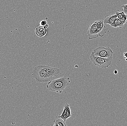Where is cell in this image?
Wrapping results in <instances>:
<instances>
[{"mask_svg":"<svg viewBox=\"0 0 127 126\" xmlns=\"http://www.w3.org/2000/svg\"><path fill=\"white\" fill-rule=\"evenodd\" d=\"M58 74L56 68L52 67L45 65H38L34 68L32 76L38 83L49 82Z\"/></svg>","mask_w":127,"mask_h":126,"instance_id":"cell-1","label":"cell"},{"mask_svg":"<svg viewBox=\"0 0 127 126\" xmlns=\"http://www.w3.org/2000/svg\"><path fill=\"white\" fill-rule=\"evenodd\" d=\"M106 33V30L103 19L92 22L89 26L87 34L90 39L103 37Z\"/></svg>","mask_w":127,"mask_h":126,"instance_id":"cell-2","label":"cell"},{"mask_svg":"<svg viewBox=\"0 0 127 126\" xmlns=\"http://www.w3.org/2000/svg\"><path fill=\"white\" fill-rule=\"evenodd\" d=\"M71 82L70 78L63 76L51 80L46 85L49 91L61 93Z\"/></svg>","mask_w":127,"mask_h":126,"instance_id":"cell-3","label":"cell"},{"mask_svg":"<svg viewBox=\"0 0 127 126\" xmlns=\"http://www.w3.org/2000/svg\"><path fill=\"white\" fill-rule=\"evenodd\" d=\"M91 61L96 65L103 68H106L108 67L112 63L113 57L105 58L98 56H94L91 53L90 57Z\"/></svg>","mask_w":127,"mask_h":126,"instance_id":"cell-4","label":"cell"},{"mask_svg":"<svg viewBox=\"0 0 127 126\" xmlns=\"http://www.w3.org/2000/svg\"><path fill=\"white\" fill-rule=\"evenodd\" d=\"M91 53L95 56L108 58L113 57L114 52L110 47L100 46L94 49Z\"/></svg>","mask_w":127,"mask_h":126,"instance_id":"cell-5","label":"cell"},{"mask_svg":"<svg viewBox=\"0 0 127 126\" xmlns=\"http://www.w3.org/2000/svg\"><path fill=\"white\" fill-rule=\"evenodd\" d=\"M48 26H39L37 27L35 30L36 35L40 37H44L46 36L47 34V28Z\"/></svg>","mask_w":127,"mask_h":126,"instance_id":"cell-6","label":"cell"},{"mask_svg":"<svg viewBox=\"0 0 127 126\" xmlns=\"http://www.w3.org/2000/svg\"><path fill=\"white\" fill-rule=\"evenodd\" d=\"M118 18L117 15L115 13L107 15L104 18H103V19L105 24H108L111 25Z\"/></svg>","mask_w":127,"mask_h":126,"instance_id":"cell-7","label":"cell"},{"mask_svg":"<svg viewBox=\"0 0 127 126\" xmlns=\"http://www.w3.org/2000/svg\"><path fill=\"white\" fill-rule=\"evenodd\" d=\"M66 122L61 118L58 117L54 121V126H66Z\"/></svg>","mask_w":127,"mask_h":126,"instance_id":"cell-8","label":"cell"},{"mask_svg":"<svg viewBox=\"0 0 127 126\" xmlns=\"http://www.w3.org/2000/svg\"><path fill=\"white\" fill-rule=\"evenodd\" d=\"M123 25L124 24L123 23L121 19L118 18L116 19L115 22L111 25V26L113 27H119V28H122Z\"/></svg>","mask_w":127,"mask_h":126,"instance_id":"cell-9","label":"cell"},{"mask_svg":"<svg viewBox=\"0 0 127 126\" xmlns=\"http://www.w3.org/2000/svg\"><path fill=\"white\" fill-rule=\"evenodd\" d=\"M71 111L70 107L69 106V107H68V108H67V112L65 113L64 116L62 118L66 122L67 119H68V118H70L71 117Z\"/></svg>","mask_w":127,"mask_h":126,"instance_id":"cell-10","label":"cell"},{"mask_svg":"<svg viewBox=\"0 0 127 126\" xmlns=\"http://www.w3.org/2000/svg\"><path fill=\"white\" fill-rule=\"evenodd\" d=\"M115 13H116V15H117V17H118V18L119 19H121L123 16L125 15V13L123 12V11H122V12H121L119 10H117L115 12Z\"/></svg>","mask_w":127,"mask_h":126,"instance_id":"cell-11","label":"cell"},{"mask_svg":"<svg viewBox=\"0 0 127 126\" xmlns=\"http://www.w3.org/2000/svg\"><path fill=\"white\" fill-rule=\"evenodd\" d=\"M121 21L123 22V24H125L127 23V14H125V15L121 19Z\"/></svg>","mask_w":127,"mask_h":126,"instance_id":"cell-12","label":"cell"},{"mask_svg":"<svg viewBox=\"0 0 127 126\" xmlns=\"http://www.w3.org/2000/svg\"><path fill=\"white\" fill-rule=\"evenodd\" d=\"M40 26H49L48 24H47V22L45 20H42L41 21L40 23Z\"/></svg>","mask_w":127,"mask_h":126,"instance_id":"cell-13","label":"cell"},{"mask_svg":"<svg viewBox=\"0 0 127 126\" xmlns=\"http://www.w3.org/2000/svg\"><path fill=\"white\" fill-rule=\"evenodd\" d=\"M121 7L123 8V11L127 15V4L126 5H123Z\"/></svg>","mask_w":127,"mask_h":126,"instance_id":"cell-14","label":"cell"},{"mask_svg":"<svg viewBox=\"0 0 127 126\" xmlns=\"http://www.w3.org/2000/svg\"><path fill=\"white\" fill-rule=\"evenodd\" d=\"M123 55H124V58H125V60L127 61V52H124Z\"/></svg>","mask_w":127,"mask_h":126,"instance_id":"cell-15","label":"cell"},{"mask_svg":"<svg viewBox=\"0 0 127 126\" xmlns=\"http://www.w3.org/2000/svg\"><path fill=\"white\" fill-rule=\"evenodd\" d=\"M114 74H118V71H117V70H115V71H114Z\"/></svg>","mask_w":127,"mask_h":126,"instance_id":"cell-16","label":"cell"}]
</instances>
